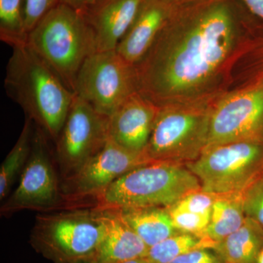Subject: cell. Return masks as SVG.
<instances>
[{
    "mask_svg": "<svg viewBox=\"0 0 263 263\" xmlns=\"http://www.w3.org/2000/svg\"><path fill=\"white\" fill-rule=\"evenodd\" d=\"M45 136L40 128L34 130L30 154L18 186L2 208L5 214L24 209H48L58 202V182Z\"/></svg>",
    "mask_w": 263,
    "mask_h": 263,
    "instance_id": "cell-11",
    "label": "cell"
},
{
    "mask_svg": "<svg viewBox=\"0 0 263 263\" xmlns=\"http://www.w3.org/2000/svg\"><path fill=\"white\" fill-rule=\"evenodd\" d=\"M27 44L73 93L81 67L97 52L94 33L84 14L63 3L34 26Z\"/></svg>",
    "mask_w": 263,
    "mask_h": 263,
    "instance_id": "cell-3",
    "label": "cell"
},
{
    "mask_svg": "<svg viewBox=\"0 0 263 263\" xmlns=\"http://www.w3.org/2000/svg\"><path fill=\"white\" fill-rule=\"evenodd\" d=\"M185 164L153 161L129 171L97 196V209L164 207L201 190Z\"/></svg>",
    "mask_w": 263,
    "mask_h": 263,
    "instance_id": "cell-4",
    "label": "cell"
},
{
    "mask_svg": "<svg viewBox=\"0 0 263 263\" xmlns=\"http://www.w3.org/2000/svg\"><path fill=\"white\" fill-rule=\"evenodd\" d=\"M185 165L203 191L221 196L241 194L263 171V141L234 142L209 148Z\"/></svg>",
    "mask_w": 263,
    "mask_h": 263,
    "instance_id": "cell-6",
    "label": "cell"
},
{
    "mask_svg": "<svg viewBox=\"0 0 263 263\" xmlns=\"http://www.w3.org/2000/svg\"><path fill=\"white\" fill-rule=\"evenodd\" d=\"M34 135L32 119L27 118L16 143L0 167V199L8 195L15 178L23 171L30 154Z\"/></svg>",
    "mask_w": 263,
    "mask_h": 263,
    "instance_id": "cell-20",
    "label": "cell"
},
{
    "mask_svg": "<svg viewBox=\"0 0 263 263\" xmlns=\"http://www.w3.org/2000/svg\"><path fill=\"white\" fill-rule=\"evenodd\" d=\"M213 249L212 243L200 235L177 233L148 248L145 258L149 263H170L194 249Z\"/></svg>",
    "mask_w": 263,
    "mask_h": 263,
    "instance_id": "cell-21",
    "label": "cell"
},
{
    "mask_svg": "<svg viewBox=\"0 0 263 263\" xmlns=\"http://www.w3.org/2000/svg\"><path fill=\"white\" fill-rule=\"evenodd\" d=\"M180 22L179 32L169 22L136 66L138 89L154 101H163L205 82L234 43V13L222 0L194 8Z\"/></svg>",
    "mask_w": 263,
    "mask_h": 263,
    "instance_id": "cell-1",
    "label": "cell"
},
{
    "mask_svg": "<svg viewBox=\"0 0 263 263\" xmlns=\"http://www.w3.org/2000/svg\"><path fill=\"white\" fill-rule=\"evenodd\" d=\"M144 0H100L81 13L92 29L97 51L117 49Z\"/></svg>",
    "mask_w": 263,
    "mask_h": 263,
    "instance_id": "cell-14",
    "label": "cell"
},
{
    "mask_svg": "<svg viewBox=\"0 0 263 263\" xmlns=\"http://www.w3.org/2000/svg\"><path fill=\"white\" fill-rule=\"evenodd\" d=\"M105 234L98 209L38 216L31 245L53 263H69L95 256Z\"/></svg>",
    "mask_w": 263,
    "mask_h": 263,
    "instance_id": "cell-5",
    "label": "cell"
},
{
    "mask_svg": "<svg viewBox=\"0 0 263 263\" xmlns=\"http://www.w3.org/2000/svg\"><path fill=\"white\" fill-rule=\"evenodd\" d=\"M60 0H24V27L27 35L36 25Z\"/></svg>",
    "mask_w": 263,
    "mask_h": 263,
    "instance_id": "cell-26",
    "label": "cell"
},
{
    "mask_svg": "<svg viewBox=\"0 0 263 263\" xmlns=\"http://www.w3.org/2000/svg\"><path fill=\"white\" fill-rule=\"evenodd\" d=\"M175 228L182 233L201 236L209 226L212 214H195L167 209Z\"/></svg>",
    "mask_w": 263,
    "mask_h": 263,
    "instance_id": "cell-25",
    "label": "cell"
},
{
    "mask_svg": "<svg viewBox=\"0 0 263 263\" xmlns=\"http://www.w3.org/2000/svg\"><path fill=\"white\" fill-rule=\"evenodd\" d=\"M263 247V228L246 218L239 229L213 248L226 263H256Z\"/></svg>",
    "mask_w": 263,
    "mask_h": 263,
    "instance_id": "cell-18",
    "label": "cell"
},
{
    "mask_svg": "<svg viewBox=\"0 0 263 263\" xmlns=\"http://www.w3.org/2000/svg\"><path fill=\"white\" fill-rule=\"evenodd\" d=\"M247 141H263V88L236 95L216 108L210 116L205 150Z\"/></svg>",
    "mask_w": 263,
    "mask_h": 263,
    "instance_id": "cell-10",
    "label": "cell"
},
{
    "mask_svg": "<svg viewBox=\"0 0 263 263\" xmlns=\"http://www.w3.org/2000/svg\"><path fill=\"white\" fill-rule=\"evenodd\" d=\"M152 162L146 152H130L108 138L101 150L69 176V194L97 197L123 175Z\"/></svg>",
    "mask_w": 263,
    "mask_h": 263,
    "instance_id": "cell-12",
    "label": "cell"
},
{
    "mask_svg": "<svg viewBox=\"0 0 263 263\" xmlns=\"http://www.w3.org/2000/svg\"><path fill=\"white\" fill-rule=\"evenodd\" d=\"M69 263H99L98 260H97L96 258H95V256H91V257H85V258H82L80 259H78V260L73 261V262H71Z\"/></svg>",
    "mask_w": 263,
    "mask_h": 263,
    "instance_id": "cell-30",
    "label": "cell"
},
{
    "mask_svg": "<svg viewBox=\"0 0 263 263\" xmlns=\"http://www.w3.org/2000/svg\"><path fill=\"white\" fill-rule=\"evenodd\" d=\"M0 40L12 48L27 43L24 0H0Z\"/></svg>",
    "mask_w": 263,
    "mask_h": 263,
    "instance_id": "cell-22",
    "label": "cell"
},
{
    "mask_svg": "<svg viewBox=\"0 0 263 263\" xmlns=\"http://www.w3.org/2000/svg\"><path fill=\"white\" fill-rule=\"evenodd\" d=\"M5 89L27 118L57 140L76 94L27 43L13 48Z\"/></svg>",
    "mask_w": 263,
    "mask_h": 263,
    "instance_id": "cell-2",
    "label": "cell"
},
{
    "mask_svg": "<svg viewBox=\"0 0 263 263\" xmlns=\"http://www.w3.org/2000/svg\"><path fill=\"white\" fill-rule=\"evenodd\" d=\"M105 224V234L95 257L99 263H122L144 257L148 247L117 209H98Z\"/></svg>",
    "mask_w": 263,
    "mask_h": 263,
    "instance_id": "cell-16",
    "label": "cell"
},
{
    "mask_svg": "<svg viewBox=\"0 0 263 263\" xmlns=\"http://www.w3.org/2000/svg\"><path fill=\"white\" fill-rule=\"evenodd\" d=\"M123 219L149 248L181 233L174 226L167 208L141 207L117 209Z\"/></svg>",
    "mask_w": 263,
    "mask_h": 263,
    "instance_id": "cell-17",
    "label": "cell"
},
{
    "mask_svg": "<svg viewBox=\"0 0 263 263\" xmlns=\"http://www.w3.org/2000/svg\"><path fill=\"white\" fill-rule=\"evenodd\" d=\"M220 196L221 195L207 193L201 189L189 194L167 209L195 214H212L213 205Z\"/></svg>",
    "mask_w": 263,
    "mask_h": 263,
    "instance_id": "cell-24",
    "label": "cell"
},
{
    "mask_svg": "<svg viewBox=\"0 0 263 263\" xmlns=\"http://www.w3.org/2000/svg\"><path fill=\"white\" fill-rule=\"evenodd\" d=\"M172 5L165 0L143 1L136 19L116 49L126 61L136 65L144 57L172 18Z\"/></svg>",
    "mask_w": 263,
    "mask_h": 263,
    "instance_id": "cell-15",
    "label": "cell"
},
{
    "mask_svg": "<svg viewBox=\"0 0 263 263\" xmlns=\"http://www.w3.org/2000/svg\"><path fill=\"white\" fill-rule=\"evenodd\" d=\"M138 89L136 66L117 51H97L83 64L76 79L75 94L110 117Z\"/></svg>",
    "mask_w": 263,
    "mask_h": 263,
    "instance_id": "cell-7",
    "label": "cell"
},
{
    "mask_svg": "<svg viewBox=\"0 0 263 263\" xmlns=\"http://www.w3.org/2000/svg\"><path fill=\"white\" fill-rule=\"evenodd\" d=\"M100 0H60V3H63L79 11H84L91 5L98 3Z\"/></svg>",
    "mask_w": 263,
    "mask_h": 263,
    "instance_id": "cell-28",
    "label": "cell"
},
{
    "mask_svg": "<svg viewBox=\"0 0 263 263\" xmlns=\"http://www.w3.org/2000/svg\"><path fill=\"white\" fill-rule=\"evenodd\" d=\"M109 138V117L76 95L57 138V152L64 172L71 176L103 148Z\"/></svg>",
    "mask_w": 263,
    "mask_h": 263,
    "instance_id": "cell-9",
    "label": "cell"
},
{
    "mask_svg": "<svg viewBox=\"0 0 263 263\" xmlns=\"http://www.w3.org/2000/svg\"><path fill=\"white\" fill-rule=\"evenodd\" d=\"M256 263H263V247L260 249V251H259L258 255H257Z\"/></svg>",
    "mask_w": 263,
    "mask_h": 263,
    "instance_id": "cell-32",
    "label": "cell"
},
{
    "mask_svg": "<svg viewBox=\"0 0 263 263\" xmlns=\"http://www.w3.org/2000/svg\"><path fill=\"white\" fill-rule=\"evenodd\" d=\"M210 116L173 109L159 110L146 153L151 160L186 164L206 147Z\"/></svg>",
    "mask_w": 263,
    "mask_h": 263,
    "instance_id": "cell-8",
    "label": "cell"
},
{
    "mask_svg": "<svg viewBox=\"0 0 263 263\" xmlns=\"http://www.w3.org/2000/svg\"><path fill=\"white\" fill-rule=\"evenodd\" d=\"M137 92L109 117V139L136 153L146 152L159 109Z\"/></svg>",
    "mask_w": 263,
    "mask_h": 263,
    "instance_id": "cell-13",
    "label": "cell"
},
{
    "mask_svg": "<svg viewBox=\"0 0 263 263\" xmlns=\"http://www.w3.org/2000/svg\"><path fill=\"white\" fill-rule=\"evenodd\" d=\"M122 263H149L145 257H140V258H136L130 259V260L126 261V262Z\"/></svg>",
    "mask_w": 263,
    "mask_h": 263,
    "instance_id": "cell-31",
    "label": "cell"
},
{
    "mask_svg": "<svg viewBox=\"0 0 263 263\" xmlns=\"http://www.w3.org/2000/svg\"><path fill=\"white\" fill-rule=\"evenodd\" d=\"M246 218L241 194L221 195L213 205L210 221L201 237L214 248L239 229Z\"/></svg>",
    "mask_w": 263,
    "mask_h": 263,
    "instance_id": "cell-19",
    "label": "cell"
},
{
    "mask_svg": "<svg viewBox=\"0 0 263 263\" xmlns=\"http://www.w3.org/2000/svg\"><path fill=\"white\" fill-rule=\"evenodd\" d=\"M170 263H226L214 249H194L180 256Z\"/></svg>",
    "mask_w": 263,
    "mask_h": 263,
    "instance_id": "cell-27",
    "label": "cell"
},
{
    "mask_svg": "<svg viewBox=\"0 0 263 263\" xmlns=\"http://www.w3.org/2000/svg\"><path fill=\"white\" fill-rule=\"evenodd\" d=\"M165 1H167V2H169V3H174V2L175 1H176V0H165Z\"/></svg>",
    "mask_w": 263,
    "mask_h": 263,
    "instance_id": "cell-33",
    "label": "cell"
},
{
    "mask_svg": "<svg viewBox=\"0 0 263 263\" xmlns=\"http://www.w3.org/2000/svg\"><path fill=\"white\" fill-rule=\"evenodd\" d=\"M250 11L263 21V0H243Z\"/></svg>",
    "mask_w": 263,
    "mask_h": 263,
    "instance_id": "cell-29",
    "label": "cell"
},
{
    "mask_svg": "<svg viewBox=\"0 0 263 263\" xmlns=\"http://www.w3.org/2000/svg\"><path fill=\"white\" fill-rule=\"evenodd\" d=\"M241 195L246 216L263 228V171Z\"/></svg>",
    "mask_w": 263,
    "mask_h": 263,
    "instance_id": "cell-23",
    "label": "cell"
}]
</instances>
